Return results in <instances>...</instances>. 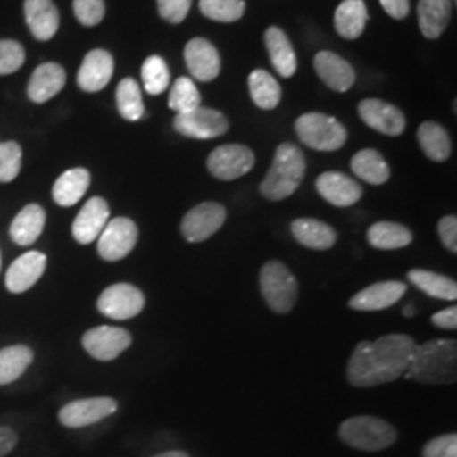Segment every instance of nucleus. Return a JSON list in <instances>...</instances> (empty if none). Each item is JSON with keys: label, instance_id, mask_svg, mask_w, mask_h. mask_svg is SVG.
<instances>
[{"label": "nucleus", "instance_id": "nucleus-48", "mask_svg": "<svg viewBox=\"0 0 457 457\" xmlns=\"http://www.w3.org/2000/svg\"><path fill=\"white\" fill-rule=\"evenodd\" d=\"M17 445V434L9 427H0V457L7 456Z\"/></svg>", "mask_w": 457, "mask_h": 457}, {"label": "nucleus", "instance_id": "nucleus-31", "mask_svg": "<svg viewBox=\"0 0 457 457\" xmlns=\"http://www.w3.org/2000/svg\"><path fill=\"white\" fill-rule=\"evenodd\" d=\"M407 277L410 283L415 285L425 295L437 300L456 302L457 283L453 278L444 277L441 273L428 270H410Z\"/></svg>", "mask_w": 457, "mask_h": 457}, {"label": "nucleus", "instance_id": "nucleus-5", "mask_svg": "<svg viewBox=\"0 0 457 457\" xmlns=\"http://www.w3.org/2000/svg\"><path fill=\"white\" fill-rule=\"evenodd\" d=\"M260 290L268 307L275 313L294 311L298 300V281L285 262L271 260L260 273Z\"/></svg>", "mask_w": 457, "mask_h": 457}, {"label": "nucleus", "instance_id": "nucleus-35", "mask_svg": "<svg viewBox=\"0 0 457 457\" xmlns=\"http://www.w3.org/2000/svg\"><path fill=\"white\" fill-rule=\"evenodd\" d=\"M247 82H249L251 97L260 109L271 111L278 107L281 100V88L271 73H268L266 70H254L249 75Z\"/></svg>", "mask_w": 457, "mask_h": 457}, {"label": "nucleus", "instance_id": "nucleus-30", "mask_svg": "<svg viewBox=\"0 0 457 457\" xmlns=\"http://www.w3.org/2000/svg\"><path fill=\"white\" fill-rule=\"evenodd\" d=\"M353 173L371 185H383L390 180L392 171L385 158L376 149H361L351 160Z\"/></svg>", "mask_w": 457, "mask_h": 457}, {"label": "nucleus", "instance_id": "nucleus-9", "mask_svg": "<svg viewBox=\"0 0 457 457\" xmlns=\"http://www.w3.org/2000/svg\"><path fill=\"white\" fill-rule=\"evenodd\" d=\"M228 212L224 205L217 202L198 204L192 211H188L181 220V236L188 243H204L211 239L219 228L224 226Z\"/></svg>", "mask_w": 457, "mask_h": 457}, {"label": "nucleus", "instance_id": "nucleus-45", "mask_svg": "<svg viewBox=\"0 0 457 457\" xmlns=\"http://www.w3.org/2000/svg\"><path fill=\"white\" fill-rule=\"evenodd\" d=\"M439 237H441L442 245H445L447 251H451L453 254L457 253V219L456 215H445L442 217L439 226Z\"/></svg>", "mask_w": 457, "mask_h": 457}, {"label": "nucleus", "instance_id": "nucleus-49", "mask_svg": "<svg viewBox=\"0 0 457 457\" xmlns=\"http://www.w3.org/2000/svg\"><path fill=\"white\" fill-rule=\"evenodd\" d=\"M153 457H190L185 451H166V453H162V454H156V456Z\"/></svg>", "mask_w": 457, "mask_h": 457}, {"label": "nucleus", "instance_id": "nucleus-4", "mask_svg": "<svg viewBox=\"0 0 457 457\" xmlns=\"http://www.w3.org/2000/svg\"><path fill=\"white\" fill-rule=\"evenodd\" d=\"M339 437L344 444H347L353 449L378 453L395 444L396 430L390 422L383 419L360 415L347 419L341 424Z\"/></svg>", "mask_w": 457, "mask_h": 457}, {"label": "nucleus", "instance_id": "nucleus-25", "mask_svg": "<svg viewBox=\"0 0 457 457\" xmlns=\"http://www.w3.org/2000/svg\"><path fill=\"white\" fill-rule=\"evenodd\" d=\"M66 73L63 66L58 63H45L34 70L31 82L28 87V96L36 102L43 104L54 97L65 87Z\"/></svg>", "mask_w": 457, "mask_h": 457}, {"label": "nucleus", "instance_id": "nucleus-39", "mask_svg": "<svg viewBox=\"0 0 457 457\" xmlns=\"http://www.w3.org/2000/svg\"><path fill=\"white\" fill-rule=\"evenodd\" d=\"M245 11V0H200V12L217 22L239 21Z\"/></svg>", "mask_w": 457, "mask_h": 457}, {"label": "nucleus", "instance_id": "nucleus-18", "mask_svg": "<svg viewBox=\"0 0 457 457\" xmlns=\"http://www.w3.org/2000/svg\"><path fill=\"white\" fill-rule=\"evenodd\" d=\"M185 62L192 77L200 82H212L220 73L219 51L204 37H195L185 46Z\"/></svg>", "mask_w": 457, "mask_h": 457}, {"label": "nucleus", "instance_id": "nucleus-11", "mask_svg": "<svg viewBox=\"0 0 457 457\" xmlns=\"http://www.w3.org/2000/svg\"><path fill=\"white\" fill-rule=\"evenodd\" d=\"M131 344V332L122 327H94L82 337L83 349L98 361L117 360Z\"/></svg>", "mask_w": 457, "mask_h": 457}, {"label": "nucleus", "instance_id": "nucleus-7", "mask_svg": "<svg viewBox=\"0 0 457 457\" xmlns=\"http://www.w3.org/2000/svg\"><path fill=\"white\" fill-rule=\"evenodd\" d=\"M139 230L134 220L128 217H115L98 236V256L105 262H120L131 254L137 245Z\"/></svg>", "mask_w": 457, "mask_h": 457}, {"label": "nucleus", "instance_id": "nucleus-46", "mask_svg": "<svg viewBox=\"0 0 457 457\" xmlns=\"http://www.w3.org/2000/svg\"><path fill=\"white\" fill-rule=\"evenodd\" d=\"M432 324L436 327H441L445 330H456L457 328V307L451 305L449 309L437 312L432 315Z\"/></svg>", "mask_w": 457, "mask_h": 457}, {"label": "nucleus", "instance_id": "nucleus-47", "mask_svg": "<svg viewBox=\"0 0 457 457\" xmlns=\"http://www.w3.org/2000/svg\"><path fill=\"white\" fill-rule=\"evenodd\" d=\"M379 4L393 19H405L409 16L410 0H379Z\"/></svg>", "mask_w": 457, "mask_h": 457}, {"label": "nucleus", "instance_id": "nucleus-22", "mask_svg": "<svg viewBox=\"0 0 457 457\" xmlns=\"http://www.w3.org/2000/svg\"><path fill=\"white\" fill-rule=\"evenodd\" d=\"M24 16L36 39L49 41L60 28V12L51 0H26Z\"/></svg>", "mask_w": 457, "mask_h": 457}, {"label": "nucleus", "instance_id": "nucleus-10", "mask_svg": "<svg viewBox=\"0 0 457 457\" xmlns=\"http://www.w3.org/2000/svg\"><path fill=\"white\" fill-rule=\"evenodd\" d=\"M256 163L254 153L243 145H224L213 149L207 168L217 180H237L247 175Z\"/></svg>", "mask_w": 457, "mask_h": 457}, {"label": "nucleus", "instance_id": "nucleus-42", "mask_svg": "<svg viewBox=\"0 0 457 457\" xmlns=\"http://www.w3.org/2000/svg\"><path fill=\"white\" fill-rule=\"evenodd\" d=\"M73 12L83 26L92 28L102 22L105 16V2L104 0H73Z\"/></svg>", "mask_w": 457, "mask_h": 457}, {"label": "nucleus", "instance_id": "nucleus-50", "mask_svg": "<svg viewBox=\"0 0 457 457\" xmlns=\"http://www.w3.org/2000/svg\"><path fill=\"white\" fill-rule=\"evenodd\" d=\"M413 313H415L413 305H407V307L403 309V315H405V317H413Z\"/></svg>", "mask_w": 457, "mask_h": 457}, {"label": "nucleus", "instance_id": "nucleus-19", "mask_svg": "<svg viewBox=\"0 0 457 457\" xmlns=\"http://www.w3.org/2000/svg\"><path fill=\"white\" fill-rule=\"evenodd\" d=\"M315 188L324 200L336 207H351L362 196L360 183L339 171L322 173L315 181Z\"/></svg>", "mask_w": 457, "mask_h": 457}, {"label": "nucleus", "instance_id": "nucleus-29", "mask_svg": "<svg viewBox=\"0 0 457 457\" xmlns=\"http://www.w3.org/2000/svg\"><path fill=\"white\" fill-rule=\"evenodd\" d=\"M368 22V7L362 0H344L336 9L334 24L344 39H358Z\"/></svg>", "mask_w": 457, "mask_h": 457}, {"label": "nucleus", "instance_id": "nucleus-20", "mask_svg": "<svg viewBox=\"0 0 457 457\" xmlns=\"http://www.w3.org/2000/svg\"><path fill=\"white\" fill-rule=\"evenodd\" d=\"M114 75V58L105 49H92L79 70L77 82L85 92H98L107 87Z\"/></svg>", "mask_w": 457, "mask_h": 457}, {"label": "nucleus", "instance_id": "nucleus-24", "mask_svg": "<svg viewBox=\"0 0 457 457\" xmlns=\"http://www.w3.org/2000/svg\"><path fill=\"white\" fill-rule=\"evenodd\" d=\"M264 43L278 75L283 79L294 77L296 71V54L285 31L277 26L268 28L264 33Z\"/></svg>", "mask_w": 457, "mask_h": 457}, {"label": "nucleus", "instance_id": "nucleus-34", "mask_svg": "<svg viewBox=\"0 0 457 457\" xmlns=\"http://www.w3.org/2000/svg\"><path fill=\"white\" fill-rule=\"evenodd\" d=\"M419 145L422 147L427 158H430L432 162L442 163L451 156L453 145H451V137L447 131L442 128L437 122H424L420 124L419 131Z\"/></svg>", "mask_w": 457, "mask_h": 457}, {"label": "nucleus", "instance_id": "nucleus-16", "mask_svg": "<svg viewBox=\"0 0 457 457\" xmlns=\"http://www.w3.org/2000/svg\"><path fill=\"white\" fill-rule=\"evenodd\" d=\"M46 254L28 251L12 262L5 273V287L11 294H24L41 279L46 270Z\"/></svg>", "mask_w": 457, "mask_h": 457}, {"label": "nucleus", "instance_id": "nucleus-26", "mask_svg": "<svg viewBox=\"0 0 457 457\" xmlns=\"http://www.w3.org/2000/svg\"><path fill=\"white\" fill-rule=\"evenodd\" d=\"M46 224V212L41 205L29 204L17 213L11 224V239L17 245H31L39 239Z\"/></svg>", "mask_w": 457, "mask_h": 457}, {"label": "nucleus", "instance_id": "nucleus-14", "mask_svg": "<svg viewBox=\"0 0 457 457\" xmlns=\"http://www.w3.org/2000/svg\"><path fill=\"white\" fill-rule=\"evenodd\" d=\"M358 111L366 126L385 136L395 137L405 131V115L392 104H386L378 98H366L361 102Z\"/></svg>", "mask_w": 457, "mask_h": 457}, {"label": "nucleus", "instance_id": "nucleus-17", "mask_svg": "<svg viewBox=\"0 0 457 457\" xmlns=\"http://www.w3.org/2000/svg\"><path fill=\"white\" fill-rule=\"evenodd\" d=\"M407 294V285L402 281H379L366 287L349 300V307L358 312H378L390 309Z\"/></svg>", "mask_w": 457, "mask_h": 457}, {"label": "nucleus", "instance_id": "nucleus-13", "mask_svg": "<svg viewBox=\"0 0 457 457\" xmlns=\"http://www.w3.org/2000/svg\"><path fill=\"white\" fill-rule=\"evenodd\" d=\"M117 411V402L109 396L82 398L66 403L58 413L60 424L68 428H82L88 425L97 424L100 420L114 415Z\"/></svg>", "mask_w": 457, "mask_h": 457}, {"label": "nucleus", "instance_id": "nucleus-28", "mask_svg": "<svg viewBox=\"0 0 457 457\" xmlns=\"http://www.w3.org/2000/svg\"><path fill=\"white\" fill-rule=\"evenodd\" d=\"M451 0H419V26L427 39H437L451 19Z\"/></svg>", "mask_w": 457, "mask_h": 457}, {"label": "nucleus", "instance_id": "nucleus-8", "mask_svg": "<svg viewBox=\"0 0 457 457\" xmlns=\"http://www.w3.org/2000/svg\"><path fill=\"white\" fill-rule=\"evenodd\" d=\"M146 305L145 294L131 283H115L98 296L97 311L112 320H129Z\"/></svg>", "mask_w": 457, "mask_h": 457}, {"label": "nucleus", "instance_id": "nucleus-15", "mask_svg": "<svg viewBox=\"0 0 457 457\" xmlns=\"http://www.w3.org/2000/svg\"><path fill=\"white\" fill-rule=\"evenodd\" d=\"M111 219L109 204L102 196L90 198L82 207L71 226V234L79 245H92Z\"/></svg>", "mask_w": 457, "mask_h": 457}, {"label": "nucleus", "instance_id": "nucleus-41", "mask_svg": "<svg viewBox=\"0 0 457 457\" xmlns=\"http://www.w3.org/2000/svg\"><path fill=\"white\" fill-rule=\"evenodd\" d=\"M24 48L17 41H0V75L14 73L24 65Z\"/></svg>", "mask_w": 457, "mask_h": 457}, {"label": "nucleus", "instance_id": "nucleus-33", "mask_svg": "<svg viewBox=\"0 0 457 457\" xmlns=\"http://www.w3.org/2000/svg\"><path fill=\"white\" fill-rule=\"evenodd\" d=\"M34 351L28 345L16 344L0 349V386L11 385L31 366Z\"/></svg>", "mask_w": 457, "mask_h": 457}, {"label": "nucleus", "instance_id": "nucleus-21", "mask_svg": "<svg viewBox=\"0 0 457 457\" xmlns=\"http://www.w3.org/2000/svg\"><path fill=\"white\" fill-rule=\"evenodd\" d=\"M313 66L320 80L336 92H347L356 82L354 68L336 53H317L313 58Z\"/></svg>", "mask_w": 457, "mask_h": 457}, {"label": "nucleus", "instance_id": "nucleus-40", "mask_svg": "<svg viewBox=\"0 0 457 457\" xmlns=\"http://www.w3.org/2000/svg\"><path fill=\"white\" fill-rule=\"evenodd\" d=\"M22 164V149L14 143H0V183L16 180Z\"/></svg>", "mask_w": 457, "mask_h": 457}, {"label": "nucleus", "instance_id": "nucleus-38", "mask_svg": "<svg viewBox=\"0 0 457 457\" xmlns=\"http://www.w3.org/2000/svg\"><path fill=\"white\" fill-rule=\"evenodd\" d=\"M141 77H143L147 94L151 96L163 94L170 85V70L163 58L158 54H153L147 58L141 70Z\"/></svg>", "mask_w": 457, "mask_h": 457}, {"label": "nucleus", "instance_id": "nucleus-23", "mask_svg": "<svg viewBox=\"0 0 457 457\" xmlns=\"http://www.w3.org/2000/svg\"><path fill=\"white\" fill-rule=\"evenodd\" d=\"M292 234L296 243L315 251H327L337 243L336 228L312 217L295 219L292 222Z\"/></svg>", "mask_w": 457, "mask_h": 457}, {"label": "nucleus", "instance_id": "nucleus-37", "mask_svg": "<svg viewBox=\"0 0 457 457\" xmlns=\"http://www.w3.org/2000/svg\"><path fill=\"white\" fill-rule=\"evenodd\" d=\"M168 104H170V109L175 111L177 114L190 112L196 107H200L202 97L194 80L188 77H180L171 87Z\"/></svg>", "mask_w": 457, "mask_h": 457}, {"label": "nucleus", "instance_id": "nucleus-2", "mask_svg": "<svg viewBox=\"0 0 457 457\" xmlns=\"http://www.w3.org/2000/svg\"><path fill=\"white\" fill-rule=\"evenodd\" d=\"M407 379L420 385H453L457 378L456 339H432L415 344Z\"/></svg>", "mask_w": 457, "mask_h": 457}, {"label": "nucleus", "instance_id": "nucleus-44", "mask_svg": "<svg viewBox=\"0 0 457 457\" xmlns=\"http://www.w3.org/2000/svg\"><path fill=\"white\" fill-rule=\"evenodd\" d=\"M192 0H158L160 16L170 24H180L188 16Z\"/></svg>", "mask_w": 457, "mask_h": 457}, {"label": "nucleus", "instance_id": "nucleus-32", "mask_svg": "<svg viewBox=\"0 0 457 457\" xmlns=\"http://www.w3.org/2000/svg\"><path fill=\"white\" fill-rule=\"evenodd\" d=\"M368 243L376 249L383 251H393V249H402L411 245L413 234L409 228L396 224V222H376L371 228H368Z\"/></svg>", "mask_w": 457, "mask_h": 457}, {"label": "nucleus", "instance_id": "nucleus-1", "mask_svg": "<svg viewBox=\"0 0 457 457\" xmlns=\"http://www.w3.org/2000/svg\"><path fill=\"white\" fill-rule=\"evenodd\" d=\"M415 341L407 334H388L361 341L347 362V381L356 388H373L407 373Z\"/></svg>", "mask_w": 457, "mask_h": 457}, {"label": "nucleus", "instance_id": "nucleus-6", "mask_svg": "<svg viewBox=\"0 0 457 457\" xmlns=\"http://www.w3.org/2000/svg\"><path fill=\"white\" fill-rule=\"evenodd\" d=\"M298 139L315 151H337L347 139L343 124L330 115L309 112L300 115L295 122Z\"/></svg>", "mask_w": 457, "mask_h": 457}, {"label": "nucleus", "instance_id": "nucleus-36", "mask_svg": "<svg viewBox=\"0 0 457 457\" xmlns=\"http://www.w3.org/2000/svg\"><path fill=\"white\" fill-rule=\"evenodd\" d=\"M115 100H117L119 114L122 115L126 120L136 122V120L143 119L145 102H143L141 88L136 80L124 79L122 82L119 83L117 92H115Z\"/></svg>", "mask_w": 457, "mask_h": 457}, {"label": "nucleus", "instance_id": "nucleus-27", "mask_svg": "<svg viewBox=\"0 0 457 457\" xmlns=\"http://www.w3.org/2000/svg\"><path fill=\"white\" fill-rule=\"evenodd\" d=\"M90 187V173L85 168L65 171L53 185V200L60 207H73L82 200Z\"/></svg>", "mask_w": 457, "mask_h": 457}, {"label": "nucleus", "instance_id": "nucleus-3", "mask_svg": "<svg viewBox=\"0 0 457 457\" xmlns=\"http://www.w3.org/2000/svg\"><path fill=\"white\" fill-rule=\"evenodd\" d=\"M305 156L292 143L279 145L270 171L262 180L260 192L268 200H283L294 195L305 177Z\"/></svg>", "mask_w": 457, "mask_h": 457}, {"label": "nucleus", "instance_id": "nucleus-43", "mask_svg": "<svg viewBox=\"0 0 457 457\" xmlns=\"http://www.w3.org/2000/svg\"><path fill=\"white\" fill-rule=\"evenodd\" d=\"M422 457H457L456 434H445L427 442L422 449Z\"/></svg>", "mask_w": 457, "mask_h": 457}, {"label": "nucleus", "instance_id": "nucleus-51", "mask_svg": "<svg viewBox=\"0 0 457 457\" xmlns=\"http://www.w3.org/2000/svg\"><path fill=\"white\" fill-rule=\"evenodd\" d=\"M0 266H2V256H0Z\"/></svg>", "mask_w": 457, "mask_h": 457}, {"label": "nucleus", "instance_id": "nucleus-12", "mask_svg": "<svg viewBox=\"0 0 457 457\" xmlns=\"http://www.w3.org/2000/svg\"><path fill=\"white\" fill-rule=\"evenodd\" d=\"M173 126L181 136L194 139H215L228 131L226 115L202 105L190 112L177 114Z\"/></svg>", "mask_w": 457, "mask_h": 457}]
</instances>
